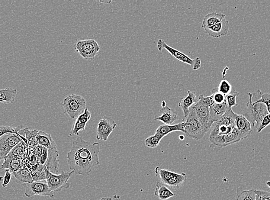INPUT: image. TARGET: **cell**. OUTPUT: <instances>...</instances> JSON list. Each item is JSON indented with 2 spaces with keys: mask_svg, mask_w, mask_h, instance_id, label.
Instances as JSON below:
<instances>
[{
  "mask_svg": "<svg viewBox=\"0 0 270 200\" xmlns=\"http://www.w3.org/2000/svg\"><path fill=\"white\" fill-rule=\"evenodd\" d=\"M229 28V22L224 18L220 23L210 27L205 28L206 33L213 38H220L226 36Z\"/></svg>",
  "mask_w": 270,
  "mask_h": 200,
  "instance_id": "5bb4252c",
  "label": "cell"
},
{
  "mask_svg": "<svg viewBox=\"0 0 270 200\" xmlns=\"http://www.w3.org/2000/svg\"><path fill=\"white\" fill-rule=\"evenodd\" d=\"M46 181L50 189L53 192H57L69 188L68 180L75 172L72 171L70 172H63L61 174H55L46 169Z\"/></svg>",
  "mask_w": 270,
  "mask_h": 200,
  "instance_id": "8992f818",
  "label": "cell"
},
{
  "mask_svg": "<svg viewBox=\"0 0 270 200\" xmlns=\"http://www.w3.org/2000/svg\"><path fill=\"white\" fill-rule=\"evenodd\" d=\"M270 125V114H269L265 116L262 119L261 122H260L259 127L257 128V132L259 133L261 132L265 128L268 127Z\"/></svg>",
  "mask_w": 270,
  "mask_h": 200,
  "instance_id": "f35d334b",
  "label": "cell"
},
{
  "mask_svg": "<svg viewBox=\"0 0 270 200\" xmlns=\"http://www.w3.org/2000/svg\"><path fill=\"white\" fill-rule=\"evenodd\" d=\"M195 60V62L194 66H193L192 69L193 70H196L200 68L201 67V60L199 59V57L196 58Z\"/></svg>",
  "mask_w": 270,
  "mask_h": 200,
  "instance_id": "7bdbcfd3",
  "label": "cell"
},
{
  "mask_svg": "<svg viewBox=\"0 0 270 200\" xmlns=\"http://www.w3.org/2000/svg\"><path fill=\"white\" fill-rule=\"evenodd\" d=\"M12 174L10 172V171L9 170H6L4 180H3L2 184V185L4 187V188H6V187L8 186V184L10 183L12 179Z\"/></svg>",
  "mask_w": 270,
  "mask_h": 200,
  "instance_id": "ab89813d",
  "label": "cell"
},
{
  "mask_svg": "<svg viewBox=\"0 0 270 200\" xmlns=\"http://www.w3.org/2000/svg\"><path fill=\"white\" fill-rule=\"evenodd\" d=\"M256 200H270V193L265 190H255Z\"/></svg>",
  "mask_w": 270,
  "mask_h": 200,
  "instance_id": "8d00e7d4",
  "label": "cell"
},
{
  "mask_svg": "<svg viewBox=\"0 0 270 200\" xmlns=\"http://www.w3.org/2000/svg\"><path fill=\"white\" fill-rule=\"evenodd\" d=\"M162 140V138L155 134L147 137L145 141V143L146 147L154 148L159 146Z\"/></svg>",
  "mask_w": 270,
  "mask_h": 200,
  "instance_id": "4dcf8cb0",
  "label": "cell"
},
{
  "mask_svg": "<svg viewBox=\"0 0 270 200\" xmlns=\"http://www.w3.org/2000/svg\"><path fill=\"white\" fill-rule=\"evenodd\" d=\"M239 95V92L237 91H231L229 94L226 95V101L229 108H232L234 106L238 105L236 102V98Z\"/></svg>",
  "mask_w": 270,
  "mask_h": 200,
  "instance_id": "1f68e13d",
  "label": "cell"
},
{
  "mask_svg": "<svg viewBox=\"0 0 270 200\" xmlns=\"http://www.w3.org/2000/svg\"><path fill=\"white\" fill-rule=\"evenodd\" d=\"M117 127V124L110 117L104 116L100 120L96 130V138L98 140L107 141L109 136Z\"/></svg>",
  "mask_w": 270,
  "mask_h": 200,
  "instance_id": "8fae6325",
  "label": "cell"
},
{
  "mask_svg": "<svg viewBox=\"0 0 270 200\" xmlns=\"http://www.w3.org/2000/svg\"><path fill=\"white\" fill-rule=\"evenodd\" d=\"M22 138L20 134H6L0 138V160L5 159L14 148L20 144Z\"/></svg>",
  "mask_w": 270,
  "mask_h": 200,
  "instance_id": "30bf717a",
  "label": "cell"
},
{
  "mask_svg": "<svg viewBox=\"0 0 270 200\" xmlns=\"http://www.w3.org/2000/svg\"><path fill=\"white\" fill-rule=\"evenodd\" d=\"M48 156H49V150L47 148L43 147V153L40 158V163L41 165L45 166L48 159Z\"/></svg>",
  "mask_w": 270,
  "mask_h": 200,
  "instance_id": "60d3db41",
  "label": "cell"
},
{
  "mask_svg": "<svg viewBox=\"0 0 270 200\" xmlns=\"http://www.w3.org/2000/svg\"><path fill=\"white\" fill-rule=\"evenodd\" d=\"M226 18V15L222 13L215 12L210 13L205 16L202 22V28L210 27L216 25Z\"/></svg>",
  "mask_w": 270,
  "mask_h": 200,
  "instance_id": "ffe728a7",
  "label": "cell"
},
{
  "mask_svg": "<svg viewBox=\"0 0 270 200\" xmlns=\"http://www.w3.org/2000/svg\"><path fill=\"white\" fill-rule=\"evenodd\" d=\"M229 106L228 105L227 101L221 104H214L210 108V117L213 122H216L226 113Z\"/></svg>",
  "mask_w": 270,
  "mask_h": 200,
  "instance_id": "7402d4cb",
  "label": "cell"
},
{
  "mask_svg": "<svg viewBox=\"0 0 270 200\" xmlns=\"http://www.w3.org/2000/svg\"><path fill=\"white\" fill-rule=\"evenodd\" d=\"M192 108L194 110L196 116H197L199 121L208 130H210L212 125L214 123L210 117V108L201 104L199 102L193 106Z\"/></svg>",
  "mask_w": 270,
  "mask_h": 200,
  "instance_id": "4fadbf2b",
  "label": "cell"
},
{
  "mask_svg": "<svg viewBox=\"0 0 270 200\" xmlns=\"http://www.w3.org/2000/svg\"><path fill=\"white\" fill-rule=\"evenodd\" d=\"M43 147L40 146V145H38V146L34 147V154L37 156L41 157L42 154L43 153Z\"/></svg>",
  "mask_w": 270,
  "mask_h": 200,
  "instance_id": "b9f144b4",
  "label": "cell"
},
{
  "mask_svg": "<svg viewBox=\"0 0 270 200\" xmlns=\"http://www.w3.org/2000/svg\"><path fill=\"white\" fill-rule=\"evenodd\" d=\"M252 124L244 115L237 114L235 120V127L241 133L249 137L251 134Z\"/></svg>",
  "mask_w": 270,
  "mask_h": 200,
  "instance_id": "d6986e66",
  "label": "cell"
},
{
  "mask_svg": "<svg viewBox=\"0 0 270 200\" xmlns=\"http://www.w3.org/2000/svg\"><path fill=\"white\" fill-rule=\"evenodd\" d=\"M185 127L186 122H182L181 123L173 125H162L157 129L155 134L162 139L166 135L173 132L181 131L185 133Z\"/></svg>",
  "mask_w": 270,
  "mask_h": 200,
  "instance_id": "e0dca14e",
  "label": "cell"
},
{
  "mask_svg": "<svg viewBox=\"0 0 270 200\" xmlns=\"http://www.w3.org/2000/svg\"><path fill=\"white\" fill-rule=\"evenodd\" d=\"M100 2H102V3H104V4H109V3H111L112 2V1H100Z\"/></svg>",
  "mask_w": 270,
  "mask_h": 200,
  "instance_id": "f6af8a7d",
  "label": "cell"
},
{
  "mask_svg": "<svg viewBox=\"0 0 270 200\" xmlns=\"http://www.w3.org/2000/svg\"><path fill=\"white\" fill-rule=\"evenodd\" d=\"M247 138L249 137L241 133L235 127L229 134L218 135L216 137L210 139V147L213 148L215 151H219L222 148L238 143Z\"/></svg>",
  "mask_w": 270,
  "mask_h": 200,
  "instance_id": "52a82bcc",
  "label": "cell"
},
{
  "mask_svg": "<svg viewBox=\"0 0 270 200\" xmlns=\"http://www.w3.org/2000/svg\"><path fill=\"white\" fill-rule=\"evenodd\" d=\"M22 167L21 160L18 158L8 155L4 159V162L2 164L1 169L9 170L13 174Z\"/></svg>",
  "mask_w": 270,
  "mask_h": 200,
  "instance_id": "603a6c76",
  "label": "cell"
},
{
  "mask_svg": "<svg viewBox=\"0 0 270 200\" xmlns=\"http://www.w3.org/2000/svg\"><path fill=\"white\" fill-rule=\"evenodd\" d=\"M86 102L81 95H70L63 99L62 103L63 112L69 116L72 119L79 117L84 112Z\"/></svg>",
  "mask_w": 270,
  "mask_h": 200,
  "instance_id": "277c9868",
  "label": "cell"
},
{
  "mask_svg": "<svg viewBox=\"0 0 270 200\" xmlns=\"http://www.w3.org/2000/svg\"><path fill=\"white\" fill-rule=\"evenodd\" d=\"M17 89L6 87L0 91V103L9 104L15 102L17 95Z\"/></svg>",
  "mask_w": 270,
  "mask_h": 200,
  "instance_id": "484cf974",
  "label": "cell"
},
{
  "mask_svg": "<svg viewBox=\"0 0 270 200\" xmlns=\"http://www.w3.org/2000/svg\"><path fill=\"white\" fill-rule=\"evenodd\" d=\"M157 49L160 51H162L163 49H166L168 53L171 54L172 56L175 58L176 60H178L181 62L188 64V65L191 66L192 67L194 66L195 60H192L190 58L188 57L187 55L185 54L178 50L174 49L169 45L166 43V42L162 39L157 42Z\"/></svg>",
  "mask_w": 270,
  "mask_h": 200,
  "instance_id": "7c38bea8",
  "label": "cell"
},
{
  "mask_svg": "<svg viewBox=\"0 0 270 200\" xmlns=\"http://www.w3.org/2000/svg\"><path fill=\"white\" fill-rule=\"evenodd\" d=\"M91 118V113L89 111V109L86 108L83 114L79 116V117L77 118V120L82 122V123L87 124L90 119Z\"/></svg>",
  "mask_w": 270,
  "mask_h": 200,
  "instance_id": "d590c367",
  "label": "cell"
},
{
  "mask_svg": "<svg viewBox=\"0 0 270 200\" xmlns=\"http://www.w3.org/2000/svg\"><path fill=\"white\" fill-rule=\"evenodd\" d=\"M49 156L45 166L51 173L57 174L59 170V154L57 149H50Z\"/></svg>",
  "mask_w": 270,
  "mask_h": 200,
  "instance_id": "ac0fdd59",
  "label": "cell"
},
{
  "mask_svg": "<svg viewBox=\"0 0 270 200\" xmlns=\"http://www.w3.org/2000/svg\"><path fill=\"white\" fill-rule=\"evenodd\" d=\"M198 102L210 108L215 103L213 95L205 96L203 94H201L199 96Z\"/></svg>",
  "mask_w": 270,
  "mask_h": 200,
  "instance_id": "d6a6232c",
  "label": "cell"
},
{
  "mask_svg": "<svg viewBox=\"0 0 270 200\" xmlns=\"http://www.w3.org/2000/svg\"><path fill=\"white\" fill-rule=\"evenodd\" d=\"M86 124L82 123L78 120H76L74 123L73 128L71 130V134L73 135H79L80 131H83L85 130Z\"/></svg>",
  "mask_w": 270,
  "mask_h": 200,
  "instance_id": "e575fe53",
  "label": "cell"
},
{
  "mask_svg": "<svg viewBox=\"0 0 270 200\" xmlns=\"http://www.w3.org/2000/svg\"><path fill=\"white\" fill-rule=\"evenodd\" d=\"M185 122V134L192 139L201 140L209 131L199 121L192 108L190 109L188 115L186 118Z\"/></svg>",
  "mask_w": 270,
  "mask_h": 200,
  "instance_id": "5b68a950",
  "label": "cell"
},
{
  "mask_svg": "<svg viewBox=\"0 0 270 200\" xmlns=\"http://www.w3.org/2000/svg\"><path fill=\"white\" fill-rule=\"evenodd\" d=\"M198 102L195 93L191 91H188L187 95L181 98L179 106L182 108L185 118L188 115L190 109Z\"/></svg>",
  "mask_w": 270,
  "mask_h": 200,
  "instance_id": "2e32d148",
  "label": "cell"
},
{
  "mask_svg": "<svg viewBox=\"0 0 270 200\" xmlns=\"http://www.w3.org/2000/svg\"><path fill=\"white\" fill-rule=\"evenodd\" d=\"M161 115L154 118V120L162 122L165 125H172L178 118V114L175 110L166 106L160 109Z\"/></svg>",
  "mask_w": 270,
  "mask_h": 200,
  "instance_id": "9a60e30c",
  "label": "cell"
},
{
  "mask_svg": "<svg viewBox=\"0 0 270 200\" xmlns=\"http://www.w3.org/2000/svg\"><path fill=\"white\" fill-rule=\"evenodd\" d=\"M154 172L160 182L171 188H181L187 180V175L185 173L178 174L169 170L163 169L159 166L156 167Z\"/></svg>",
  "mask_w": 270,
  "mask_h": 200,
  "instance_id": "3957f363",
  "label": "cell"
},
{
  "mask_svg": "<svg viewBox=\"0 0 270 200\" xmlns=\"http://www.w3.org/2000/svg\"><path fill=\"white\" fill-rule=\"evenodd\" d=\"M25 189V196L31 198L34 196H48L54 198V192L51 191L47 185L46 180H37L32 183L22 184Z\"/></svg>",
  "mask_w": 270,
  "mask_h": 200,
  "instance_id": "ba28073f",
  "label": "cell"
},
{
  "mask_svg": "<svg viewBox=\"0 0 270 200\" xmlns=\"http://www.w3.org/2000/svg\"><path fill=\"white\" fill-rule=\"evenodd\" d=\"M211 92L213 93V94L212 95H213L215 103L221 104V103H223L226 101V95H225L223 93L218 91L217 87V88L212 89Z\"/></svg>",
  "mask_w": 270,
  "mask_h": 200,
  "instance_id": "836d02e7",
  "label": "cell"
},
{
  "mask_svg": "<svg viewBox=\"0 0 270 200\" xmlns=\"http://www.w3.org/2000/svg\"><path fill=\"white\" fill-rule=\"evenodd\" d=\"M75 49L83 59L94 60L99 53L100 46L94 39H89L77 42Z\"/></svg>",
  "mask_w": 270,
  "mask_h": 200,
  "instance_id": "9c48e42d",
  "label": "cell"
},
{
  "mask_svg": "<svg viewBox=\"0 0 270 200\" xmlns=\"http://www.w3.org/2000/svg\"><path fill=\"white\" fill-rule=\"evenodd\" d=\"M99 200H121V198L120 195H114L110 198H104Z\"/></svg>",
  "mask_w": 270,
  "mask_h": 200,
  "instance_id": "ee69618b",
  "label": "cell"
},
{
  "mask_svg": "<svg viewBox=\"0 0 270 200\" xmlns=\"http://www.w3.org/2000/svg\"><path fill=\"white\" fill-rule=\"evenodd\" d=\"M249 99L247 104V108L244 112V115L250 122L253 127L258 128L263 118L268 115V108L265 103L252 102L253 94L249 92Z\"/></svg>",
  "mask_w": 270,
  "mask_h": 200,
  "instance_id": "7a4b0ae2",
  "label": "cell"
},
{
  "mask_svg": "<svg viewBox=\"0 0 270 200\" xmlns=\"http://www.w3.org/2000/svg\"><path fill=\"white\" fill-rule=\"evenodd\" d=\"M218 91L223 93L225 95L229 94L232 89V86L226 79L221 80L219 86L217 87Z\"/></svg>",
  "mask_w": 270,
  "mask_h": 200,
  "instance_id": "f546056e",
  "label": "cell"
},
{
  "mask_svg": "<svg viewBox=\"0 0 270 200\" xmlns=\"http://www.w3.org/2000/svg\"><path fill=\"white\" fill-rule=\"evenodd\" d=\"M15 178L22 184L32 183L34 181L30 170L26 167H23L19 169L17 172L13 174Z\"/></svg>",
  "mask_w": 270,
  "mask_h": 200,
  "instance_id": "4316f807",
  "label": "cell"
},
{
  "mask_svg": "<svg viewBox=\"0 0 270 200\" xmlns=\"http://www.w3.org/2000/svg\"><path fill=\"white\" fill-rule=\"evenodd\" d=\"M255 189L244 190L243 187L237 189L236 200H256Z\"/></svg>",
  "mask_w": 270,
  "mask_h": 200,
  "instance_id": "83f0119b",
  "label": "cell"
},
{
  "mask_svg": "<svg viewBox=\"0 0 270 200\" xmlns=\"http://www.w3.org/2000/svg\"><path fill=\"white\" fill-rule=\"evenodd\" d=\"M38 132L37 130H30L28 128H24L19 133L27 140L29 147L34 148L39 145L36 138Z\"/></svg>",
  "mask_w": 270,
  "mask_h": 200,
  "instance_id": "d4e9b609",
  "label": "cell"
},
{
  "mask_svg": "<svg viewBox=\"0 0 270 200\" xmlns=\"http://www.w3.org/2000/svg\"><path fill=\"white\" fill-rule=\"evenodd\" d=\"M100 150L99 143H92L82 137L77 138L73 141L71 150L67 154L69 169L76 174L88 176L93 169L99 165Z\"/></svg>",
  "mask_w": 270,
  "mask_h": 200,
  "instance_id": "6da1fadb",
  "label": "cell"
},
{
  "mask_svg": "<svg viewBox=\"0 0 270 200\" xmlns=\"http://www.w3.org/2000/svg\"><path fill=\"white\" fill-rule=\"evenodd\" d=\"M255 102L265 103L267 106V108H268L269 113L270 114V93H266L264 94H262L261 98Z\"/></svg>",
  "mask_w": 270,
  "mask_h": 200,
  "instance_id": "74e56055",
  "label": "cell"
},
{
  "mask_svg": "<svg viewBox=\"0 0 270 200\" xmlns=\"http://www.w3.org/2000/svg\"><path fill=\"white\" fill-rule=\"evenodd\" d=\"M162 108H165L166 107V103L165 101H163L162 102Z\"/></svg>",
  "mask_w": 270,
  "mask_h": 200,
  "instance_id": "bcb514c9",
  "label": "cell"
},
{
  "mask_svg": "<svg viewBox=\"0 0 270 200\" xmlns=\"http://www.w3.org/2000/svg\"><path fill=\"white\" fill-rule=\"evenodd\" d=\"M154 195L161 200H166L175 196V194L171 191L165 184L159 181L156 183Z\"/></svg>",
  "mask_w": 270,
  "mask_h": 200,
  "instance_id": "cb8c5ba5",
  "label": "cell"
},
{
  "mask_svg": "<svg viewBox=\"0 0 270 200\" xmlns=\"http://www.w3.org/2000/svg\"><path fill=\"white\" fill-rule=\"evenodd\" d=\"M36 138L40 146L46 148L48 150L57 149L56 142L54 141L50 134L39 131Z\"/></svg>",
  "mask_w": 270,
  "mask_h": 200,
  "instance_id": "44dd1931",
  "label": "cell"
},
{
  "mask_svg": "<svg viewBox=\"0 0 270 200\" xmlns=\"http://www.w3.org/2000/svg\"><path fill=\"white\" fill-rule=\"evenodd\" d=\"M24 125H21L18 127L14 126H3L0 127V137L6 134H15L19 135V132L23 130Z\"/></svg>",
  "mask_w": 270,
  "mask_h": 200,
  "instance_id": "f1b7e54d",
  "label": "cell"
},
{
  "mask_svg": "<svg viewBox=\"0 0 270 200\" xmlns=\"http://www.w3.org/2000/svg\"><path fill=\"white\" fill-rule=\"evenodd\" d=\"M266 185L268 186L269 188L270 189V180L269 181L266 182Z\"/></svg>",
  "mask_w": 270,
  "mask_h": 200,
  "instance_id": "7dc6e473",
  "label": "cell"
}]
</instances>
